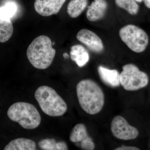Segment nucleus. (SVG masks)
<instances>
[{"mask_svg": "<svg viewBox=\"0 0 150 150\" xmlns=\"http://www.w3.org/2000/svg\"><path fill=\"white\" fill-rule=\"evenodd\" d=\"M36 144L34 141L25 139L18 138L12 140L6 146L4 150H35Z\"/></svg>", "mask_w": 150, "mask_h": 150, "instance_id": "13", "label": "nucleus"}, {"mask_svg": "<svg viewBox=\"0 0 150 150\" xmlns=\"http://www.w3.org/2000/svg\"><path fill=\"white\" fill-rule=\"evenodd\" d=\"M138 3H141L144 0H135Z\"/></svg>", "mask_w": 150, "mask_h": 150, "instance_id": "24", "label": "nucleus"}, {"mask_svg": "<svg viewBox=\"0 0 150 150\" xmlns=\"http://www.w3.org/2000/svg\"><path fill=\"white\" fill-rule=\"evenodd\" d=\"M110 130L114 137L121 140L134 139L139 135L137 128L130 125L121 115H117L113 118L110 124Z\"/></svg>", "mask_w": 150, "mask_h": 150, "instance_id": "7", "label": "nucleus"}, {"mask_svg": "<svg viewBox=\"0 0 150 150\" xmlns=\"http://www.w3.org/2000/svg\"><path fill=\"white\" fill-rule=\"evenodd\" d=\"M13 27L11 20L5 19L0 16V42L5 43L13 35Z\"/></svg>", "mask_w": 150, "mask_h": 150, "instance_id": "16", "label": "nucleus"}, {"mask_svg": "<svg viewBox=\"0 0 150 150\" xmlns=\"http://www.w3.org/2000/svg\"><path fill=\"white\" fill-rule=\"evenodd\" d=\"M66 0H35V11L41 16L47 17L59 12Z\"/></svg>", "mask_w": 150, "mask_h": 150, "instance_id": "9", "label": "nucleus"}, {"mask_svg": "<svg viewBox=\"0 0 150 150\" xmlns=\"http://www.w3.org/2000/svg\"><path fill=\"white\" fill-rule=\"evenodd\" d=\"M119 35L128 48L136 53L144 52L149 44V37L146 32L134 25L123 26L119 30Z\"/></svg>", "mask_w": 150, "mask_h": 150, "instance_id": "5", "label": "nucleus"}, {"mask_svg": "<svg viewBox=\"0 0 150 150\" xmlns=\"http://www.w3.org/2000/svg\"><path fill=\"white\" fill-rule=\"evenodd\" d=\"M50 38L41 35L34 39L27 48L26 55L30 63L38 69L50 67L56 55Z\"/></svg>", "mask_w": 150, "mask_h": 150, "instance_id": "2", "label": "nucleus"}, {"mask_svg": "<svg viewBox=\"0 0 150 150\" xmlns=\"http://www.w3.org/2000/svg\"><path fill=\"white\" fill-rule=\"evenodd\" d=\"M88 4V0H71L67 6V13L72 18H76L84 11Z\"/></svg>", "mask_w": 150, "mask_h": 150, "instance_id": "14", "label": "nucleus"}, {"mask_svg": "<svg viewBox=\"0 0 150 150\" xmlns=\"http://www.w3.org/2000/svg\"><path fill=\"white\" fill-rule=\"evenodd\" d=\"M76 38L92 52L100 54L104 50V45L101 38L91 30H81L77 34Z\"/></svg>", "mask_w": 150, "mask_h": 150, "instance_id": "8", "label": "nucleus"}, {"mask_svg": "<svg viewBox=\"0 0 150 150\" xmlns=\"http://www.w3.org/2000/svg\"><path fill=\"white\" fill-rule=\"evenodd\" d=\"M35 97L41 110L46 115L53 117L60 116L67 112V103L50 87H39L35 92Z\"/></svg>", "mask_w": 150, "mask_h": 150, "instance_id": "3", "label": "nucleus"}, {"mask_svg": "<svg viewBox=\"0 0 150 150\" xmlns=\"http://www.w3.org/2000/svg\"><path fill=\"white\" fill-rule=\"evenodd\" d=\"M145 5L147 8L150 9V0H144Z\"/></svg>", "mask_w": 150, "mask_h": 150, "instance_id": "22", "label": "nucleus"}, {"mask_svg": "<svg viewBox=\"0 0 150 150\" xmlns=\"http://www.w3.org/2000/svg\"><path fill=\"white\" fill-rule=\"evenodd\" d=\"M58 143L54 139H46L40 141L38 145L43 150H58Z\"/></svg>", "mask_w": 150, "mask_h": 150, "instance_id": "19", "label": "nucleus"}, {"mask_svg": "<svg viewBox=\"0 0 150 150\" xmlns=\"http://www.w3.org/2000/svg\"><path fill=\"white\" fill-rule=\"evenodd\" d=\"M76 93L81 107L90 115L100 112L104 106V93L101 87L94 81L84 79L76 86Z\"/></svg>", "mask_w": 150, "mask_h": 150, "instance_id": "1", "label": "nucleus"}, {"mask_svg": "<svg viewBox=\"0 0 150 150\" xmlns=\"http://www.w3.org/2000/svg\"><path fill=\"white\" fill-rule=\"evenodd\" d=\"M139 148L134 146H122L116 148L115 150H139Z\"/></svg>", "mask_w": 150, "mask_h": 150, "instance_id": "21", "label": "nucleus"}, {"mask_svg": "<svg viewBox=\"0 0 150 150\" xmlns=\"http://www.w3.org/2000/svg\"><path fill=\"white\" fill-rule=\"evenodd\" d=\"M70 55L71 59L80 68L85 66L89 61L88 51L83 46L79 44L71 47Z\"/></svg>", "mask_w": 150, "mask_h": 150, "instance_id": "12", "label": "nucleus"}, {"mask_svg": "<svg viewBox=\"0 0 150 150\" xmlns=\"http://www.w3.org/2000/svg\"><path fill=\"white\" fill-rule=\"evenodd\" d=\"M63 56H64L65 59H68L69 57V56L67 53H64L63 54Z\"/></svg>", "mask_w": 150, "mask_h": 150, "instance_id": "23", "label": "nucleus"}, {"mask_svg": "<svg viewBox=\"0 0 150 150\" xmlns=\"http://www.w3.org/2000/svg\"><path fill=\"white\" fill-rule=\"evenodd\" d=\"M120 84L128 91H135L144 88L149 83L146 74L133 64H127L122 67L120 74Z\"/></svg>", "mask_w": 150, "mask_h": 150, "instance_id": "6", "label": "nucleus"}, {"mask_svg": "<svg viewBox=\"0 0 150 150\" xmlns=\"http://www.w3.org/2000/svg\"><path fill=\"white\" fill-rule=\"evenodd\" d=\"M86 127L83 123H79L74 127L70 134L69 139L73 143H79L88 139Z\"/></svg>", "mask_w": 150, "mask_h": 150, "instance_id": "15", "label": "nucleus"}, {"mask_svg": "<svg viewBox=\"0 0 150 150\" xmlns=\"http://www.w3.org/2000/svg\"><path fill=\"white\" fill-rule=\"evenodd\" d=\"M115 3L118 7L125 10L131 15H137L139 9L135 0H115Z\"/></svg>", "mask_w": 150, "mask_h": 150, "instance_id": "17", "label": "nucleus"}, {"mask_svg": "<svg viewBox=\"0 0 150 150\" xmlns=\"http://www.w3.org/2000/svg\"><path fill=\"white\" fill-rule=\"evenodd\" d=\"M106 0H94L89 6L86 13V16L89 21H98L104 17L108 8Z\"/></svg>", "mask_w": 150, "mask_h": 150, "instance_id": "10", "label": "nucleus"}, {"mask_svg": "<svg viewBox=\"0 0 150 150\" xmlns=\"http://www.w3.org/2000/svg\"><path fill=\"white\" fill-rule=\"evenodd\" d=\"M17 7L13 2L7 3L0 7V16L5 19L11 20L16 13Z\"/></svg>", "mask_w": 150, "mask_h": 150, "instance_id": "18", "label": "nucleus"}, {"mask_svg": "<svg viewBox=\"0 0 150 150\" xmlns=\"http://www.w3.org/2000/svg\"><path fill=\"white\" fill-rule=\"evenodd\" d=\"M98 74L103 82L112 88L117 87L120 85V74L117 70H110L102 66L98 68Z\"/></svg>", "mask_w": 150, "mask_h": 150, "instance_id": "11", "label": "nucleus"}, {"mask_svg": "<svg viewBox=\"0 0 150 150\" xmlns=\"http://www.w3.org/2000/svg\"><path fill=\"white\" fill-rule=\"evenodd\" d=\"M80 147L83 150H93L95 147V144L91 137H89L81 142Z\"/></svg>", "mask_w": 150, "mask_h": 150, "instance_id": "20", "label": "nucleus"}, {"mask_svg": "<svg viewBox=\"0 0 150 150\" xmlns=\"http://www.w3.org/2000/svg\"><path fill=\"white\" fill-rule=\"evenodd\" d=\"M7 115L12 121L17 122L25 129H36L41 122L38 110L33 105L28 103L18 102L12 105Z\"/></svg>", "mask_w": 150, "mask_h": 150, "instance_id": "4", "label": "nucleus"}]
</instances>
